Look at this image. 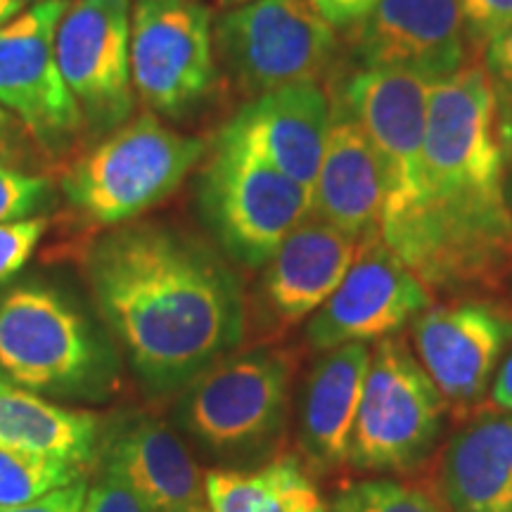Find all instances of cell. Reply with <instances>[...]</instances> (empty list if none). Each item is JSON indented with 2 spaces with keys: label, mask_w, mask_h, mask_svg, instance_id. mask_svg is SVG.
Returning <instances> with one entry per match:
<instances>
[{
  "label": "cell",
  "mask_w": 512,
  "mask_h": 512,
  "mask_svg": "<svg viewBox=\"0 0 512 512\" xmlns=\"http://www.w3.org/2000/svg\"><path fill=\"white\" fill-rule=\"evenodd\" d=\"M12 143H15V119L0 107V164L12 155Z\"/></svg>",
  "instance_id": "obj_34"
},
{
  "label": "cell",
  "mask_w": 512,
  "mask_h": 512,
  "mask_svg": "<svg viewBox=\"0 0 512 512\" xmlns=\"http://www.w3.org/2000/svg\"><path fill=\"white\" fill-rule=\"evenodd\" d=\"M448 413L411 344L382 339L370 349L349 465L380 477L418 470L437 448Z\"/></svg>",
  "instance_id": "obj_6"
},
{
  "label": "cell",
  "mask_w": 512,
  "mask_h": 512,
  "mask_svg": "<svg viewBox=\"0 0 512 512\" xmlns=\"http://www.w3.org/2000/svg\"><path fill=\"white\" fill-rule=\"evenodd\" d=\"M370 349V344H347L325 351L306 377L299 403V448L318 475L349 465Z\"/></svg>",
  "instance_id": "obj_20"
},
{
  "label": "cell",
  "mask_w": 512,
  "mask_h": 512,
  "mask_svg": "<svg viewBox=\"0 0 512 512\" xmlns=\"http://www.w3.org/2000/svg\"><path fill=\"white\" fill-rule=\"evenodd\" d=\"M503 102L484 64L432 83L415 192L380 238L432 294L470 297L512 273Z\"/></svg>",
  "instance_id": "obj_1"
},
{
  "label": "cell",
  "mask_w": 512,
  "mask_h": 512,
  "mask_svg": "<svg viewBox=\"0 0 512 512\" xmlns=\"http://www.w3.org/2000/svg\"><path fill=\"white\" fill-rule=\"evenodd\" d=\"M432 302L427 285L396 259L382 238L370 240L328 302L309 318L306 339L320 354L347 344L373 347L399 335Z\"/></svg>",
  "instance_id": "obj_13"
},
{
  "label": "cell",
  "mask_w": 512,
  "mask_h": 512,
  "mask_svg": "<svg viewBox=\"0 0 512 512\" xmlns=\"http://www.w3.org/2000/svg\"><path fill=\"white\" fill-rule=\"evenodd\" d=\"M22 3H43V0H22Z\"/></svg>",
  "instance_id": "obj_38"
},
{
  "label": "cell",
  "mask_w": 512,
  "mask_h": 512,
  "mask_svg": "<svg viewBox=\"0 0 512 512\" xmlns=\"http://www.w3.org/2000/svg\"><path fill=\"white\" fill-rule=\"evenodd\" d=\"M432 83L399 69H358L337 93L382 166L384 211L401 207L418 185Z\"/></svg>",
  "instance_id": "obj_14"
},
{
  "label": "cell",
  "mask_w": 512,
  "mask_h": 512,
  "mask_svg": "<svg viewBox=\"0 0 512 512\" xmlns=\"http://www.w3.org/2000/svg\"><path fill=\"white\" fill-rule=\"evenodd\" d=\"M88 494L86 477L50 491V494L36 498V501L15 505V508H0V512H81L83 501Z\"/></svg>",
  "instance_id": "obj_31"
},
{
  "label": "cell",
  "mask_w": 512,
  "mask_h": 512,
  "mask_svg": "<svg viewBox=\"0 0 512 512\" xmlns=\"http://www.w3.org/2000/svg\"><path fill=\"white\" fill-rule=\"evenodd\" d=\"M209 512H328L323 494L297 458H275L249 470L204 472Z\"/></svg>",
  "instance_id": "obj_23"
},
{
  "label": "cell",
  "mask_w": 512,
  "mask_h": 512,
  "mask_svg": "<svg viewBox=\"0 0 512 512\" xmlns=\"http://www.w3.org/2000/svg\"><path fill=\"white\" fill-rule=\"evenodd\" d=\"M214 46L230 79L256 98L290 83L318 81L339 41L309 0H249L219 19Z\"/></svg>",
  "instance_id": "obj_8"
},
{
  "label": "cell",
  "mask_w": 512,
  "mask_h": 512,
  "mask_svg": "<svg viewBox=\"0 0 512 512\" xmlns=\"http://www.w3.org/2000/svg\"><path fill=\"white\" fill-rule=\"evenodd\" d=\"M102 470L126 479L155 512H209L204 472L164 422L124 415L100 432Z\"/></svg>",
  "instance_id": "obj_17"
},
{
  "label": "cell",
  "mask_w": 512,
  "mask_h": 512,
  "mask_svg": "<svg viewBox=\"0 0 512 512\" xmlns=\"http://www.w3.org/2000/svg\"><path fill=\"white\" fill-rule=\"evenodd\" d=\"M358 69H399L446 79L467 64L458 0H380L349 31Z\"/></svg>",
  "instance_id": "obj_15"
},
{
  "label": "cell",
  "mask_w": 512,
  "mask_h": 512,
  "mask_svg": "<svg viewBox=\"0 0 512 512\" xmlns=\"http://www.w3.org/2000/svg\"><path fill=\"white\" fill-rule=\"evenodd\" d=\"M328 512H448L439 494L392 477H370L344 486Z\"/></svg>",
  "instance_id": "obj_25"
},
{
  "label": "cell",
  "mask_w": 512,
  "mask_h": 512,
  "mask_svg": "<svg viewBox=\"0 0 512 512\" xmlns=\"http://www.w3.org/2000/svg\"><path fill=\"white\" fill-rule=\"evenodd\" d=\"M86 470V465L69 458L0 446V508L36 501L81 479Z\"/></svg>",
  "instance_id": "obj_24"
},
{
  "label": "cell",
  "mask_w": 512,
  "mask_h": 512,
  "mask_svg": "<svg viewBox=\"0 0 512 512\" xmlns=\"http://www.w3.org/2000/svg\"><path fill=\"white\" fill-rule=\"evenodd\" d=\"M204 152V140L171 131L155 114H143L81 157L64 174L62 192L86 219L119 226L176 192Z\"/></svg>",
  "instance_id": "obj_4"
},
{
  "label": "cell",
  "mask_w": 512,
  "mask_h": 512,
  "mask_svg": "<svg viewBox=\"0 0 512 512\" xmlns=\"http://www.w3.org/2000/svg\"><path fill=\"white\" fill-rule=\"evenodd\" d=\"M363 242L309 216L287 235L261 278V306L278 328L311 318L337 290Z\"/></svg>",
  "instance_id": "obj_19"
},
{
  "label": "cell",
  "mask_w": 512,
  "mask_h": 512,
  "mask_svg": "<svg viewBox=\"0 0 512 512\" xmlns=\"http://www.w3.org/2000/svg\"><path fill=\"white\" fill-rule=\"evenodd\" d=\"M197 207L230 259L264 268L287 235L311 216V192L245 143L219 133L197 181Z\"/></svg>",
  "instance_id": "obj_5"
},
{
  "label": "cell",
  "mask_w": 512,
  "mask_h": 512,
  "mask_svg": "<svg viewBox=\"0 0 512 512\" xmlns=\"http://www.w3.org/2000/svg\"><path fill=\"white\" fill-rule=\"evenodd\" d=\"M294 358L285 349L230 354L181 389L176 422L223 463H256L278 446L290 413Z\"/></svg>",
  "instance_id": "obj_3"
},
{
  "label": "cell",
  "mask_w": 512,
  "mask_h": 512,
  "mask_svg": "<svg viewBox=\"0 0 512 512\" xmlns=\"http://www.w3.org/2000/svg\"><path fill=\"white\" fill-rule=\"evenodd\" d=\"M508 200H510V207H512V171L508 174Z\"/></svg>",
  "instance_id": "obj_36"
},
{
  "label": "cell",
  "mask_w": 512,
  "mask_h": 512,
  "mask_svg": "<svg viewBox=\"0 0 512 512\" xmlns=\"http://www.w3.org/2000/svg\"><path fill=\"white\" fill-rule=\"evenodd\" d=\"M67 8V0H43L0 27V107L50 152L64 150L83 128L55 55Z\"/></svg>",
  "instance_id": "obj_12"
},
{
  "label": "cell",
  "mask_w": 512,
  "mask_h": 512,
  "mask_svg": "<svg viewBox=\"0 0 512 512\" xmlns=\"http://www.w3.org/2000/svg\"><path fill=\"white\" fill-rule=\"evenodd\" d=\"M387 183L366 133L337 98L323 159L311 192V216L358 242L377 240L382 230Z\"/></svg>",
  "instance_id": "obj_18"
},
{
  "label": "cell",
  "mask_w": 512,
  "mask_h": 512,
  "mask_svg": "<svg viewBox=\"0 0 512 512\" xmlns=\"http://www.w3.org/2000/svg\"><path fill=\"white\" fill-rule=\"evenodd\" d=\"M95 306L152 392H181L235 354L245 299L214 249L164 223H128L91 245Z\"/></svg>",
  "instance_id": "obj_2"
},
{
  "label": "cell",
  "mask_w": 512,
  "mask_h": 512,
  "mask_svg": "<svg viewBox=\"0 0 512 512\" xmlns=\"http://www.w3.org/2000/svg\"><path fill=\"white\" fill-rule=\"evenodd\" d=\"M437 494L448 512H512V413L475 415L453 434Z\"/></svg>",
  "instance_id": "obj_21"
},
{
  "label": "cell",
  "mask_w": 512,
  "mask_h": 512,
  "mask_svg": "<svg viewBox=\"0 0 512 512\" xmlns=\"http://www.w3.org/2000/svg\"><path fill=\"white\" fill-rule=\"evenodd\" d=\"M100 422L93 413L69 411L0 377V446L91 465L98 456Z\"/></svg>",
  "instance_id": "obj_22"
},
{
  "label": "cell",
  "mask_w": 512,
  "mask_h": 512,
  "mask_svg": "<svg viewBox=\"0 0 512 512\" xmlns=\"http://www.w3.org/2000/svg\"><path fill=\"white\" fill-rule=\"evenodd\" d=\"M411 339L448 411L475 413L512 349V309L475 297L432 304L411 323Z\"/></svg>",
  "instance_id": "obj_11"
},
{
  "label": "cell",
  "mask_w": 512,
  "mask_h": 512,
  "mask_svg": "<svg viewBox=\"0 0 512 512\" xmlns=\"http://www.w3.org/2000/svg\"><path fill=\"white\" fill-rule=\"evenodd\" d=\"M131 79L150 110L185 119L219 81L211 15L200 0H136Z\"/></svg>",
  "instance_id": "obj_9"
},
{
  "label": "cell",
  "mask_w": 512,
  "mask_h": 512,
  "mask_svg": "<svg viewBox=\"0 0 512 512\" xmlns=\"http://www.w3.org/2000/svg\"><path fill=\"white\" fill-rule=\"evenodd\" d=\"M81 512H155V508L126 479L102 470L98 482L88 489Z\"/></svg>",
  "instance_id": "obj_29"
},
{
  "label": "cell",
  "mask_w": 512,
  "mask_h": 512,
  "mask_svg": "<svg viewBox=\"0 0 512 512\" xmlns=\"http://www.w3.org/2000/svg\"><path fill=\"white\" fill-rule=\"evenodd\" d=\"M335 31H351L366 19L380 0H309Z\"/></svg>",
  "instance_id": "obj_32"
},
{
  "label": "cell",
  "mask_w": 512,
  "mask_h": 512,
  "mask_svg": "<svg viewBox=\"0 0 512 512\" xmlns=\"http://www.w3.org/2000/svg\"><path fill=\"white\" fill-rule=\"evenodd\" d=\"M484 69L501 98L512 100V27L498 34L482 53Z\"/></svg>",
  "instance_id": "obj_30"
},
{
  "label": "cell",
  "mask_w": 512,
  "mask_h": 512,
  "mask_svg": "<svg viewBox=\"0 0 512 512\" xmlns=\"http://www.w3.org/2000/svg\"><path fill=\"white\" fill-rule=\"evenodd\" d=\"M465 38L479 55L498 34L512 27V0H458Z\"/></svg>",
  "instance_id": "obj_27"
},
{
  "label": "cell",
  "mask_w": 512,
  "mask_h": 512,
  "mask_svg": "<svg viewBox=\"0 0 512 512\" xmlns=\"http://www.w3.org/2000/svg\"><path fill=\"white\" fill-rule=\"evenodd\" d=\"M46 228L48 219H43V216L0 223V283L12 278L17 271H22V266L27 264L36 245L41 242Z\"/></svg>",
  "instance_id": "obj_28"
},
{
  "label": "cell",
  "mask_w": 512,
  "mask_h": 512,
  "mask_svg": "<svg viewBox=\"0 0 512 512\" xmlns=\"http://www.w3.org/2000/svg\"><path fill=\"white\" fill-rule=\"evenodd\" d=\"M50 183L41 176L0 166V223L31 219L48 202Z\"/></svg>",
  "instance_id": "obj_26"
},
{
  "label": "cell",
  "mask_w": 512,
  "mask_h": 512,
  "mask_svg": "<svg viewBox=\"0 0 512 512\" xmlns=\"http://www.w3.org/2000/svg\"><path fill=\"white\" fill-rule=\"evenodd\" d=\"M24 12L22 0H0V27Z\"/></svg>",
  "instance_id": "obj_35"
},
{
  "label": "cell",
  "mask_w": 512,
  "mask_h": 512,
  "mask_svg": "<svg viewBox=\"0 0 512 512\" xmlns=\"http://www.w3.org/2000/svg\"><path fill=\"white\" fill-rule=\"evenodd\" d=\"M223 3H228V5H242V3H249V0H223Z\"/></svg>",
  "instance_id": "obj_37"
},
{
  "label": "cell",
  "mask_w": 512,
  "mask_h": 512,
  "mask_svg": "<svg viewBox=\"0 0 512 512\" xmlns=\"http://www.w3.org/2000/svg\"><path fill=\"white\" fill-rule=\"evenodd\" d=\"M57 67L91 133L131 119V0H76L55 34Z\"/></svg>",
  "instance_id": "obj_10"
},
{
  "label": "cell",
  "mask_w": 512,
  "mask_h": 512,
  "mask_svg": "<svg viewBox=\"0 0 512 512\" xmlns=\"http://www.w3.org/2000/svg\"><path fill=\"white\" fill-rule=\"evenodd\" d=\"M489 396L496 411L512 413V349L508 351V356L503 358L501 368H498Z\"/></svg>",
  "instance_id": "obj_33"
},
{
  "label": "cell",
  "mask_w": 512,
  "mask_h": 512,
  "mask_svg": "<svg viewBox=\"0 0 512 512\" xmlns=\"http://www.w3.org/2000/svg\"><path fill=\"white\" fill-rule=\"evenodd\" d=\"M110 361L88 318L53 287L0 294V377L29 392L93 394Z\"/></svg>",
  "instance_id": "obj_7"
},
{
  "label": "cell",
  "mask_w": 512,
  "mask_h": 512,
  "mask_svg": "<svg viewBox=\"0 0 512 512\" xmlns=\"http://www.w3.org/2000/svg\"><path fill=\"white\" fill-rule=\"evenodd\" d=\"M328 93L299 81L256 95L221 133L245 143L287 178L313 192L330 126Z\"/></svg>",
  "instance_id": "obj_16"
}]
</instances>
